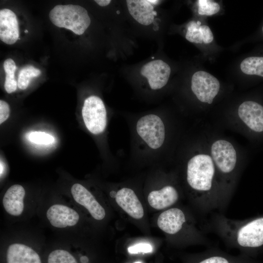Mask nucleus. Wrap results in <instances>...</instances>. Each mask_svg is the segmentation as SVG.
<instances>
[{
    "instance_id": "obj_1",
    "label": "nucleus",
    "mask_w": 263,
    "mask_h": 263,
    "mask_svg": "<svg viewBox=\"0 0 263 263\" xmlns=\"http://www.w3.org/2000/svg\"><path fill=\"white\" fill-rule=\"evenodd\" d=\"M207 230L217 234L225 245L240 253L255 258L263 248V214L244 220L212 213L205 225Z\"/></svg>"
},
{
    "instance_id": "obj_2",
    "label": "nucleus",
    "mask_w": 263,
    "mask_h": 263,
    "mask_svg": "<svg viewBox=\"0 0 263 263\" xmlns=\"http://www.w3.org/2000/svg\"><path fill=\"white\" fill-rule=\"evenodd\" d=\"M215 173L213 161L208 155L197 154L188 162L187 182L193 192V203L201 215L219 209L220 192L215 186Z\"/></svg>"
},
{
    "instance_id": "obj_3",
    "label": "nucleus",
    "mask_w": 263,
    "mask_h": 263,
    "mask_svg": "<svg viewBox=\"0 0 263 263\" xmlns=\"http://www.w3.org/2000/svg\"><path fill=\"white\" fill-rule=\"evenodd\" d=\"M192 218L189 217L182 208L172 207L162 212L158 216L157 225L167 234L174 237L183 235L188 237L192 244L207 245L209 240L202 230L198 229Z\"/></svg>"
},
{
    "instance_id": "obj_4",
    "label": "nucleus",
    "mask_w": 263,
    "mask_h": 263,
    "mask_svg": "<svg viewBox=\"0 0 263 263\" xmlns=\"http://www.w3.org/2000/svg\"><path fill=\"white\" fill-rule=\"evenodd\" d=\"M49 17L56 26L70 30L77 35L83 34L91 23L87 10L78 5H57L50 11Z\"/></svg>"
},
{
    "instance_id": "obj_5",
    "label": "nucleus",
    "mask_w": 263,
    "mask_h": 263,
    "mask_svg": "<svg viewBox=\"0 0 263 263\" xmlns=\"http://www.w3.org/2000/svg\"><path fill=\"white\" fill-rule=\"evenodd\" d=\"M1 263H45L44 255L31 243L20 239L8 242L3 247Z\"/></svg>"
},
{
    "instance_id": "obj_6",
    "label": "nucleus",
    "mask_w": 263,
    "mask_h": 263,
    "mask_svg": "<svg viewBox=\"0 0 263 263\" xmlns=\"http://www.w3.org/2000/svg\"><path fill=\"white\" fill-rule=\"evenodd\" d=\"M136 132L151 149L160 148L165 139V127L161 118L157 115L149 114L141 117L136 125Z\"/></svg>"
},
{
    "instance_id": "obj_7",
    "label": "nucleus",
    "mask_w": 263,
    "mask_h": 263,
    "mask_svg": "<svg viewBox=\"0 0 263 263\" xmlns=\"http://www.w3.org/2000/svg\"><path fill=\"white\" fill-rule=\"evenodd\" d=\"M49 224L57 229H71L80 223L81 216L76 208L62 202H54L45 212Z\"/></svg>"
},
{
    "instance_id": "obj_8",
    "label": "nucleus",
    "mask_w": 263,
    "mask_h": 263,
    "mask_svg": "<svg viewBox=\"0 0 263 263\" xmlns=\"http://www.w3.org/2000/svg\"><path fill=\"white\" fill-rule=\"evenodd\" d=\"M82 115L86 128L91 133L98 134L104 132L107 125V112L100 98L92 95L86 98Z\"/></svg>"
},
{
    "instance_id": "obj_9",
    "label": "nucleus",
    "mask_w": 263,
    "mask_h": 263,
    "mask_svg": "<svg viewBox=\"0 0 263 263\" xmlns=\"http://www.w3.org/2000/svg\"><path fill=\"white\" fill-rule=\"evenodd\" d=\"M70 193L73 202L86 210L94 220L100 221L105 219L106 212L104 207L83 185L79 183L73 184Z\"/></svg>"
},
{
    "instance_id": "obj_10",
    "label": "nucleus",
    "mask_w": 263,
    "mask_h": 263,
    "mask_svg": "<svg viewBox=\"0 0 263 263\" xmlns=\"http://www.w3.org/2000/svg\"><path fill=\"white\" fill-rule=\"evenodd\" d=\"M191 89L199 100L211 104L220 87L219 80L209 73L199 71L191 78Z\"/></svg>"
},
{
    "instance_id": "obj_11",
    "label": "nucleus",
    "mask_w": 263,
    "mask_h": 263,
    "mask_svg": "<svg viewBox=\"0 0 263 263\" xmlns=\"http://www.w3.org/2000/svg\"><path fill=\"white\" fill-rule=\"evenodd\" d=\"M30 201L26 199L24 187L19 184L10 187L2 198V207L6 213L12 218H20L27 211Z\"/></svg>"
},
{
    "instance_id": "obj_12",
    "label": "nucleus",
    "mask_w": 263,
    "mask_h": 263,
    "mask_svg": "<svg viewBox=\"0 0 263 263\" xmlns=\"http://www.w3.org/2000/svg\"><path fill=\"white\" fill-rule=\"evenodd\" d=\"M189 263H261L255 258L240 253L232 255L215 247L194 255Z\"/></svg>"
},
{
    "instance_id": "obj_13",
    "label": "nucleus",
    "mask_w": 263,
    "mask_h": 263,
    "mask_svg": "<svg viewBox=\"0 0 263 263\" xmlns=\"http://www.w3.org/2000/svg\"><path fill=\"white\" fill-rule=\"evenodd\" d=\"M170 71V68L167 63L157 59L145 64L141 70V74L148 79L151 89L158 90L166 85Z\"/></svg>"
},
{
    "instance_id": "obj_14",
    "label": "nucleus",
    "mask_w": 263,
    "mask_h": 263,
    "mask_svg": "<svg viewBox=\"0 0 263 263\" xmlns=\"http://www.w3.org/2000/svg\"><path fill=\"white\" fill-rule=\"evenodd\" d=\"M238 114L242 121L253 132H263V106L253 101H246L239 107Z\"/></svg>"
},
{
    "instance_id": "obj_15",
    "label": "nucleus",
    "mask_w": 263,
    "mask_h": 263,
    "mask_svg": "<svg viewBox=\"0 0 263 263\" xmlns=\"http://www.w3.org/2000/svg\"><path fill=\"white\" fill-rule=\"evenodd\" d=\"M115 200L117 204L130 216L137 220L143 217V206L132 189L128 188L120 189L116 193Z\"/></svg>"
},
{
    "instance_id": "obj_16",
    "label": "nucleus",
    "mask_w": 263,
    "mask_h": 263,
    "mask_svg": "<svg viewBox=\"0 0 263 263\" xmlns=\"http://www.w3.org/2000/svg\"><path fill=\"white\" fill-rule=\"evenodd\" d=\"M45 263H88V259L80 255L75 247L57 245L44 255Z\"/></svg>"
},
{
    "instance_id": "obj_17",
    "label": "nucleus",
    "mask_w": 263,
    "mask_h": 263,
    "mask_svg": "<svg viewBox=\"0 0 263 263\" xmlns=\"http://www.w3.org/2000/svg\"><path fill=\"white\" fill-rule=\"evenodd\" d=\"M18 21L16 14L8 9L0 10V39L6 44L15 43L19 38Z\"/></svg>"
},
{
    "instance_id": "obj_18",
    "label": "nucleus",
    "mask_w": 263,
    "mask_h": 263,
    "mask_svg": "<svg viewBox=\"0 0 263 263\" xmlns=\"http://www.w3.org/2000/svg\"><path fill=\"white\" fill-rule=\"evenodd\" d=\"M180 197L178 190L172 185H167L159 190H153L148 195V201L151 207L161 210L175 205Z\"/></svg>"
},
{
    "instance_id": "obj_19",
    "label": "nucleus",
    "mask_w": 263,
    "mask_h": 263,
    "mask_svg": "<svg viewBox=\"0 0 263 263\" xmlns=\"http://www.w3.org/2000/svg\"><path fill=\"white\" fill-rule=\"evenodd\" d=\"M127 4L130 14L138 22L144 25L153 22L157 13L148 0H128Z\"/></svg>"
},
{
    "instance_id": "obj_20",
    "label": "nucleus",
    "mask_w": 263,
    "mask_h": 263,
    "mask_svg": "<svg viewBox=\"0 0 263 263\" xmlns=\"http://www.w3.org/2000/svg\"><path fill=\"white\" fill-rule=\"evenodd\" d=\"M240 67L245 74L263 77V57H247L242 61Z\"/></svg>"
},
{
    "instance_id": "obj_21",
    "label": "nucleus",
    "mask_w": 263,
    "mask_h": 263,
    "mask_svg": "<svg viewBox=\"0 0 263 263\" xmlns=\"http://www.w3.org/2000/svg\"><path fill=\"white\" fill-rule=\"evenodd\" d=\"M3 68L6 74L4 88L7 93L10 94L16 90L18 85L14 75L16 63L12 59L8 58L3 63Z\"/></svg>"
},
{
    "instance_id": "obj_22",
    "label": "nucleus",
    "mask_w": 263,
    "mask_h": 263,
    "mask_svg": "<svg viewBox=\"0 0 263 263\" xmlns=\"http://www.w3.org/2000/svg\"><path fill=\"white\" fill-rule=\"evenodd\" d=\"M41 74L40 71L32 66L23 67L19 72L18 86L21 89H26L30 83L31 78L38 76Z\"/></svg>"
},
{
    "instance_id": "obj_23",
    "label": "nucleus",
    "mask_w": 263,
    "mask_h": 263,
    "mask_svg": "<svg viewBox=\"0 0 263 263\" xmlns=\"http://www.w3.org/2000/svg\"><path fill=\"white\" fill-rule=\"evenodd\" d=\"M186 38L190 42L195 43L203 42L201 25L199 21H191L188 23Z\"/></svg>"
},
{
    "instance_id": "obj_24",
    "label": "nucleus",
    "mask_w": 263,
    "mask_h": 263,
    "mask_svg": "<svg viewBox=\"0 0 263 263\" xmlns=\"http://www.w3.org/2000/svg\"><path fill=\"white\" fill-rule=\"evenodd\" d=\"M198 14L201 15L211 16L218 13L220 10L219 4L209 0L198 1Z\"/></svg>"
},
{
    "instance_id": "obj_25",
    "label": "nucleus",
    "mask_w": 263,
    "mask_h": 263,
    "mask_svg": "<svg viewBox=\"0 0 263 263\" xmlns=\"http://www.w3.org/2000/svg\"><path fill=\"white\" fill-rule=\"evenodd\" d=\"M29 140L35 144L48 145L54 141V137L44 132H35L30 133Z\"/></svg>"
},
{
    "instance_id": "obj_26",
    "label": "nucleus",
    "mask_w": 263,
    "mask_h": 263,
    "mask_svg": "<svg viewBox=\"0 0 263 263\" xmlns=\"http://www.w3.org/2000/svg\"><path fill=\"white\" fill-rule=\"evenodd\" d=\"M152 246L147 243H139L128 248L129 253L131 254H137L138 253H150L152 251Z\"/></svg>"
},
{
    "instance_id": "obj_27",
    "label": "nucleus",
    "mask_w": 263,
    "mask_h": 263,
    "mask_svg": "<svg viewBox=\"0 0 263 263\" xmlns=\"http://www.w3.org/2000/svg\"><path fill=\"white\" fill-rule=\"evenodd\" d=\"M10 114V108L8 104L5 101L0 100V124L7 119Z\"/></svg>"
},
{
    "instance_id": "obj_28",
    "label": "nucleus",
    "mask_w": 263,
    "mask_h": 263,
    "mask_svg": "<svg viewBox=\"0 0 263 263\" xmlns=\"http://www.w3.org/2000/svg\"><path fill=\"white\" fill-rule=\"evenodd\" d=\"M203 43L208 44L211 43L214 37L210 28L206 25H201Z\"/></svg>"
},
{
    "instance_id": "obj_29",
    "label": "nucleus",
    "mask_w": 263,
    "mask_h": 263,
    "mask_svg": "<svg viewBox=\"0 0 263 263\" xmlns=\"http://www.w3.org/2000/svg\"><path fill=\"white\" fill-rule=\"evenodd\" d=\"M99 5L101 6H105L110 4V0H94Z\"/></svg>"
},
{
    "instance_id": "obj_30",
    "label": "nucleus",
    "mask_w": 263,
    "mask_h": 263,
    "mask_svg": "<svg viewBox=\"0 0 263 263\" xmlns=\"http://www.w3.org/2000/svg\"><path fill=\"white\" fill-rule=\"evenodd\" d=\"M148 0L152 5L157 4L160 1L157 0Z\"/></svg>"
},
{
    "instance_id": "obj_31",
    "label": "nucleus",
    "mask_w": 263,
    "mask_h": 263,
    "mask_svg": "<svg viewBox=\"0 0 263 263\" xmlns=\"http://www.w3.org/2000/svg\"><path fill=\"white\" fill-rule=\"evenodd\" d=\"M3 166L1 162H0V176H1L2 174L3 173Z\"/></svg>"
},
{
    "instance_id": "obj_32",
    "label": "nucleus",
    "mask_w": 263,
    "mask_h": 263,
    "mask_svg": "<svg viewBox=\"0 0 263 263\" xmlns=\"http://www.w3.org/2000/svg\"><path fill=\"white\" fill-rule=\"evenodd\" d=\"M134 263H142L141 262H139V261H137V262H135Z\"/></svg>"
},
{
    "instance_id": "obj_33",
    "label": "nucleus",
    "mask_w": 263,
    "mask_h": 263,
    "mask_svg": "<svg viewBox=\"0 0 263 263\" xmlns=\"http://www.w3.org/2000/svg\"><path fill=\"white\" fill-rule=\"evenodd\" d=\"M24 32L25 33H27L28 32V31L27 30H25Z\"/></svg>"
},
{
    "instance_id": "obj_34",
    "label": "nucleus",
    "mask_w": 263,
    "mask_h": 263,
    "mask_svg": "<svg viewBox=\"0 0 263 263\" xmlns=\"http://www.w3.org/2000/svg\"><path fill=\"white\" fill-rule=\"evenodd\" d=\"M262 31H263V28H262Z\"/></svg>"
}]
</instances>
